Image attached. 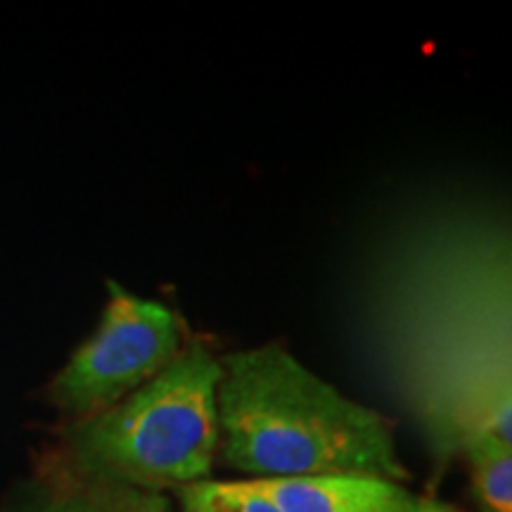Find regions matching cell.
<instances>
[{
  "instance_id": "obj_1",
  "label": "cell",
  "mask_w": 512,
  "mask_h": 512,
  "mask_svg": "<svg viewBox=\"0 0 512 512\" xmlns=\"http://www.w3.org/2000/svg\"><path fill=\"white\" fill-rule=\"evenodd\" d=\"M219 448L254 479L375 475L403 484L394 427L297 361L283 344L221 358Z\"/></svg>"
},
{
  "instance_id": "obj_2",
  "label": "cell",
  "mask_w": 512,
  "mask_h": 512,
  "mask_svg": "<svg viewBox=\"0 0 512 512\" xmlns=\"http://www.w3.org/2000/svg\"><path fill=\"white\" fill-rule=\"evenodd\" d=\"M221 358L190 337L143 387L64 434V475L159 491L209 479L219 451Z\"/></svg>"
},
{
  "instance_id": "obj_3",
  "label": "cell",
  "mask_w": 512,
  "mask_h": 512,
  "mask_svg": "<svg viewBox=\"0 0 512 512\" xmlns=\"http://www.w3.org/2000/svg\"><path fill=\"white\" fill-rule=\"evenodd\" d=\"M188 342L174 311L110 283L98 330L53 377L50 401L74 420L91 418L169 368Z\"/></svg>"
},
{
  "instance_id": "obj_4",
  "label": "cell",
  "mask_w": 512,
  "mask_h": 512,
  "mask_svg": "<svg viewBox=\"0 0 512 512\" xmlns=\"http://www.w3.org/2000/svg\"><path fill=\"white\" fill-rule=\"evenodd\" d=\"M283 512H401L415 494L375 475L252 479Z\"/></svg>"
},
{
  "instance_id": "obj_5",
  "label": "cell",
  "mask_w": 512,
  "mask_h": 512,
  "mask_svg": "<svg viewBox=\"0 0 512 512\" xmlns=\"http://www.w3.org/2000/svg\"><path fill=\"white\" fill-rule=\"evenodd\" d=\"M15 512H171V505L159 491L91 482L62 472L57 482L31 494Z\"/></svg>"
},
{
  "instance_id": "obj_6",
  "label": "cell",
  "mask_w": 512,
  "mask_h": 512,
  "mask_svg": "<svg viewBox=\"0 0 512 512\" xmlns=\"http://www.w3.org/2000/svg\"><path fill=\"white\" fill-rule=\"evenodd\" d=\"M460 453L470 465L472 496L482 512H512V441L477 434Z\"/></svg>"
},
{
  "instance_id": "obj_7",
  "label": "cell",
  "mask_w": 512,
  "mask_h": 512,
  "mask_svg": "<svg viewBox=\"0 0 512 512\" xmlns=\"http://www.w3.org/2000/svg\"><path fill=\"white\" fill-rule=\"evenodd\" d=\"M183 512H283L264 491L249 482H204L178 489Z\"/></svg>"
},
{
  "instance_id": "obj_8",
  "label": "cell",
  "mask_w": 512,
  "mask_h": 512,
  "mask_svg": "<svg viewBox=\"0 0 512 512\" xmlns=\"http://www.w3.org/2000/svg\"><path fill=\"white\" fill-rule=\"evenodd\" d=\"M401 512H463L458 510L456 505L437 501V498H427V496H415L411 503L406 505Z\"/></svg>"
}]
</instances>
